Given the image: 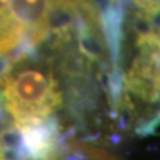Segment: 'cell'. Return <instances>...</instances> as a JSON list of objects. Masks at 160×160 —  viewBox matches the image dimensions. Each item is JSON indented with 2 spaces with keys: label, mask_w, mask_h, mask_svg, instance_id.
Segmentation results:
<instances>
[{
  "label": "cell",
  "mask_w": 160,
  "mask_h": 160,
  "mask_svg": "<svg viewBox=\"0 0 160 160\" xmlns=\"http://www.w3.org/2000/svg\"><path fill=\"white\" fill-rule=\"evenodd\" d=\"M142 20L129 39H118L111 62L115 118L138 135L160 126V18Z\"/></svg>",
  "instance_id": "6da1fadb"
},
{
  "label": "cell",
  "mask_w": 160,
  "mask_h": 160,
  "mask_svg": "<svg viewBox=\"0 0 160 160\" xmlns=\"http://www.w3.org/2000/svg\"><path fill=\"white\" fill-rule=\"evenodd\" d=\"M11 0H0V62L9 59L7 44V8Z\"/></svg>",
  "instance_id": "277c9868"
},
{
  "label": "cell",
  "mask_w": 160,
  "mask_h": 160,
  "mask_svg": "<svg viewBox=\"0 0 160 160\" xmlns=\"http://www.w3.org/2000/svg\"><path fill=\"white\" fill-rule=\"evenodd\" d=\"M138 12L139 19L153 20L160 18V0H126Z\"/></svg>",
  "instance_id": "3957f363"
},
{
  "label": "cell",
  "mask_w": 160,
  "mask_h": 160,
  "mask_svg": "<svg viewBox=\"0 0 160 160\" xmlns=\"http://www.w3.org/2000/svg\"><path fill=\"white\" fill-rule=\"evenodd\" d=\"M0 160H8L7 156H6V153H4V149L2 147V144H0Z\"/></svg>",
  "instance_id": "5b68a950"
},
{
  "label": "cell",
  "mask_w": 160,
  "mask_h": 160,
  "mask_svg": "<svg viewBox=\"0 0 160 160\" xmlns=\"http://www.w3.org/2000/svg\"><path fill=\"white\" fill-rule=\"evenodd\" d=\"M0 88L6 111L18 131L55 127L52 118L63 106V92L48 64L19 56L2 75Z\"/></svg>",
  "instance_id": "7a4b0ae2"
}]
</instances>
